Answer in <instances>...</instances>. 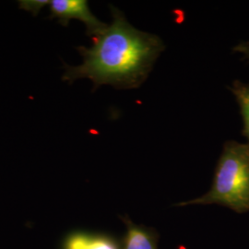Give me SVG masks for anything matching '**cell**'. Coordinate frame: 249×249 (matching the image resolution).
Listing matches in <instances>:
<instances>
[{"label":"cell","mask_w":249,"mask_h":249,"mask_svg":"<svg viewBox=\"0 0 249 249\" xmlns=\"http://www.w3.org/2000/svg\"><path fill=\"white\" fill-rule=\"evenodd\" d=\"M124 249H156V247L149 232L132 224L127 229Z\"/></svg>","instance_id":"obj_6"},{"label":"cell","mask_w":249,"mask_h":249,"mask_svg":"<svg viewBox=\"0 0 249 249\" xmlns=\"http://www.w3.org/2000/svg\"><path fill=\"white\" fill-rule=\"evenodd\" d=\"M233 51L238 52V53H242L244 55L245 58L249 59V42H243L240 43L239 45L234 46L232 48Z\"/></svg>","instance_id":"obj_8"},{"label":"cell","mask_w":249,"mask_h":249,"mask_svg":"<svg viewBox=\"0 0 249 249\" xmlns=\"http://www.w3.org/2000/svg\"><path fill=\"white\" fill-rule=\"evenodd\" d=\"M209 204L221 205L239 213L249 212V144L225 142L211 190L179 206Z\"/></svg>","instance_id":"obj_2"},{"label":"cell","mask_w":249,"mask_h":249,"mask_svg":"<svg viewBox=\"0 0 249 249\" xmlns=\"http://www.w3.org/2000/svg\"><path fill=\"white\" fill-rule=\"evenodd\" d=\"M49 7L51 17L57 18L63 26H68L71 19H78L85 24L87 35L92 37L99 36L108 26L92 14L86 0H52Z\"/></svg>","instance_id":"obj_3"},{"label":"cell","mask_w":249,"mask_h":249,"mask_svg":"<svg viewBox=\"0 0 249 249\" xmlns=\"http://www.w3.org/2000/svg\"><path fill=\"white\" fill-rule=\"evenodd\" d=\"M50 1L47 0H22L19 1V7L27 11L33 12L35 15L43 9L46 5H49Z\"/></svg>","instance_id":"obj_7"},{"label":"cell","mask_w":249,"mask_h":249,"mask_svg":"<svg viewBox=\"0 0 249 249\" xmlns=\"http://www.w3.org/2000/svg\"><path fill=\"white\" fill-rule=\"evenodd\" d=\"M229 89L235 96L240 107L241 116L244 123L242 133L248 139L249 145V83H243L240 80H235Z\"/></svg>","instance_id":"obj_5"},{"label":"cell","mask_w":249,"mask_h":249,"mask_svg":"<svg viewBox=\"0 0 249 249\" xmlns=\"http://www.w3.org/2000/svg\"><path fill=\"white\" fill-rule=\"evenodd\" d=\"M113 21L99 36L93 37L90 47H78L83 61L79 66L65 65L63 80L71 83L89 79L95 87L112 85L132 89L142 85L164 50L155 35L132 26L124 14L111 7Z\"/></svg>","instance_id":"obj_1"},{"label":"cell","mask_w":249,"mask_h":249,"mask_svg":"<svg viewBox=\"0 0 249 249\" xmlns=\"http://www.w3.org/2000/svg\"><path fill=\"white\" fill-rule=\"evenodd\" d=\"M66 249H117L114 242L88 234H74L66 243Z\"/></svg>","instance_id":"obj_4"}]
</instances>
